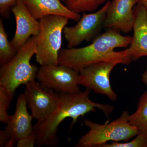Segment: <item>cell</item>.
I'll return each mask as SVG.
<instances>
[{
	"label": "cell",
	"mask_w": 147,
	"mask_h": 147,
	"mask_svg": "<svg viewBox=\"0 0 147 147\" xmlns=\"http://www.w3.org/2000/svg\"><path fill=\"white\" fill-rule=\"evenodd\" d=\"M18 0H0V14L2 18L10 17V10Z\"/></svg>",
	"instance_id": "obj_20"
},
{
	"label": "cell",
	"mask_w": 147,
	"mask_h": 147,
	"mask_svg": "<svg viewBox=\"0 0 147 147\" xmlns=\"http://www.w3.org/2000/svg\"><path fill=\"white\" fill-rule=\"evenodd\" d=\"M129 122L139 131H147V90L139 98L136 112L129 115Z\"/></svg>",
	"instance_id": "obj_15"
},
{
	"label": "cell",
	"mask_w": 147,
	"mask_h": 147,
	"mask_svg": "<svg viewBox=\"0 0 147 147\" xmlns=\"http://www.w3.org/2000/svg\"><path fill=\"white\" fill-rule=\"evenodd\" d=\"M99 147H147V131H139L135 139L125 143L113 142L105 143Z\"/></svg>",
	"instance_id": "obj_18"
},
{
	"label": "cell",
	"mask_w": 147,
	"mask_h": 147,
	"mask_svg": "<svg viewBox=\"0 0 147 147\" xmlns=\"http://www.w3.org/2000/svg\"><path fill=\"white\" fill-rule=\"evenodd\" d=\"M129 115L124 111L119 118L110 123L99 124L85 119L89 131L78 141L76 147H99L109 141L127 142L139 134V130L129 122Z\"/></svg>",
	"instance_id": "obj_4"
},
{
	"label": "cell",
	"mask_w": 147,
	"mask_h": 147,
	"mask_svg": "<svg viewBox=\"0 0 147 147\" xmlns=\"http://www.w3.org/2000/svg\"><path fill=\"white\" fill-rule=\"evenodd\" d=\"M36 136L33 131L22 139H19L16 144L17 147H33L36 145Z\"/></svg>",
	"instance_id": "obj_21"
},
{
	"label": "cell",
	"mask_w": 147,
	"mask_h": 147,
	"mask_svg": "<svg viewBox=\"0 0 147 147\" xmlns=\"http://www.w3.org/2000/svg\"><path fill=\"white\" fill-rule=\"evenodd\" d=\"M69 20L64 16L55 15L45 16L39 20L40 31L35 55L36 62L40 65L59 64L62 34Z\"/></svg>",
	"instance_id": "obj_5"
},
{
	"label": "cell",
	"mask_w": 147,
	"mask_h": 147,
	"mask_svg": "<svg viewBox=\"0 0 147 147\" xmlns=\"http://www.w3.org/2000/svg\"><path fill=\"white\" fill-rule=\"evenodd\" d=\"M11 11L16 20V30L10 42L17 52L31 36L39 35L40 26L39 21L32 15L23 0H18L12 7Z\"/></svg>",
	"instance_id": "obj_10"
},
{
	"label": "cell",
	"mask_w": 147,
	"mask_h": 147,
	"mask_svg": "<svg viewBox=\"0 0 147 147\" xmlns=\"http://www.w3.org/2000/svg\"><path fill=\"white\" fill-rule=\"evenodd\" d=\"M27 106L24 94H20L17 99L15 112L10 115L8 122L6 124L5 130L10 137L6 147L14 146L18 140L33 131L32 123L34 118L29 113Z\"/></svg>",
	"instance_id": "obj_12"
},
{
	"label": "cell",
	"mask_w": 147,
	"mask_h": 147,
	"mask_svg": "<svg viewBox=\"0 0 147 147\" xmlns=\"http://www.w3.org/2000/svg\"><path fill=\"white\" fill-rule=\"evenodd\" d=\"M38 39V35L32 36L11 60L1 65L0 86L4 88L12 98L17 88L36 79L39 68L32 64L30 61L35 55Z\"/></svg>",
	"instance_id": "obj_3"
},
{
	"label": "cell",
	"mask_w": 147,
	"mask_h": 147,
	"mask_svg": "<svg viewBox=\"0 0 147 147\" xmlns=\"http://www.w3.org/2000/svg\"><path fill=\"white\" fill-rule=\"evenodd\" d=\"M137 3L142 5L147 10V0H137Z\"/></svg>",
	"instance_id": "obj_24"
},
{
	"label": "cell",
	"mask_w": 147,
	"mask_h": 147,
	"mask_svg": "<svg viewBox=\"0 0 147 147\" xmlns=\"http://www.w3.org/2000/svg\"><path fill=\"white\" fill-rule=\"evenodd\" d=\"M91 90L73 93H59V100L55 110L48 117L41 121H37L33 126L36 136V146H56L59 140L57 133L60 124L67 118L72 119V125L76 123L79 117H83L96 108L101 110L108 117L114 108L109 104L92 101L89 98Z\"/></svg>",
	"instance_id": "obj_1"
},
{
	"label": "cell",
	"mask_w": 147,
	"mask_h": 147,
	"mask_svg": "<svg viewBox=\"0 0 147 147\" xmlns=\"http://www.w3.org/2000/svg\"><path fill=\"white\" fill-rule=\"evenodd\" d=\"M79 72L65 66L40 65L36 79L44 86L59 93H73L80 91Z\"/></svg>",
	"instance_id": "obj_8"
},
{
	"label": "cell",
	"mask_w": 147,
	"mask_h": 147,
	"mask_svg": "<svg viewBox=\"0 0 147 147\" xmlns=\"http://www.w3.org/2000/svg\"><path fill=\"white\" fill-rule=\"evenodd\" d=\"M110 3L108 1L100 9L93 13H83L75 26L65 27L63 34L67 48L76 47L84 41L92 42L100 34Z\"/></svg>",
	"instance_id": "obj_6"
},
{
	"label": "cell",
	"mask_w": 147,
	"mask_h": 147,
	"mask_svg": "<svg viewBox=\"0 0 147 147\" xmlns=\"http://www.w3.org/2000/svg\"><path fill=\"white\" fill-rule=\"evenodd\" d=\"M68 9L74 13L95 11L101 5L110 0H61Z\"/></svg>",
	"instance_id": "obj_16"
},
{
	"label": "cell",
	"mask_w": 147,
	"mask_h": 147,
	"mask_svg": "<svg viewBox=\"0 0 147 147\" xmlns=\"http://www.w3.org/2000/svg\"><path fill=\"white\" fill-rule=\"evenodd\" d=\"M120 64L117 61H105L92 64L79 70L78 84L96 93L105 95L112 101L117 100V95L110 82L113 69Z\"/></svg>",
	"instance_id": "obj_7"
},
{
	"label": "cell",
	"mask_w": 147,
	"mask_h": 147,
	"mask_svg": "<svg viewBox=\"0 0 147 147\" xmlns=\"http://www.w3.org/2000/svg\"><path fill=\"white\" fill-rule=\"evenodd\" d=\"M135 21L133 36L127 54L131 61H136L147 56V10L139 3L134 8Z\"/></svg>",
	"instance_id": "obj_13"
},
{
	"label": "cell",
	"mask_w": 147,
	"mask_h": 147,
	"mask_svg": "<svg viewBox=\"0 0 147 147\" xmlns=\"http://www.w3.org/2000/svg\"><path fill=\"white\" fill-rule=\"evenodd\" d=\"M120 32L114 29H107L89 45L61 49L59 64L78 71L92 64L105 61H117L120 64H129L132 61L127 49L118 52L114 50L127 47L131 43L132 36H123Z\"/></svg>",
	"instance_id": "obj_2"
},
{
	"label": "cell",
	"mask_w": 147,
	"mask_h": 147,
	"mask_svg": "<svg viewBox=\"0 0 147 147\" xmlns=\"http://www.w3.org/2000/svg\"><path fill=\"white\" fill-rule=\"evenodd\" d=\"M12 99L5 89L0 86V121L3 123H7L10 118L8 110Z\"/></svg>",
	"instance_id": "obj_19"
},
{
	"label": "cell",
	"mask_w": 147,
	"mask_h": 147,
	"mask_svg": "<svg viewBox=\"0 0 147 147\" xmlns=\"http://www.w3.org/2000/svg\"><path fill=\"white\" fill-rule=\"evenodd\" d=\"M17 52L9 40L1 18L0 19V64H5L11 60Z\"/></svg>",
	"instance_id": "obj_17"
},
{
	"label": "cell",
	"mask_w": 147,
	"mask_h": 147,
	"mask_svg": "<svg viewBox=\"0 0 147 147\" xmlns=\"http://www.w3.org/2000/svg\"><path fill=\"white\" fill-rule=\"evenodd\" d=\"M137 0H113L106 12L103 28L127 33L133 30Z\"/></svg>",
	"instance_id": "obj_11"
},
{
	"label": "cell",
	"mask_w": 147,
	"mask_h": 147,
	"mask_svg": "<svg viewBox=\"0 0 147 147\" xmlns=\"http://www.w3.org/2000/svg\"><path fill=\"white\" fill-rule=\"evenodd\" d=\"M10 140V137L5 130H0V147H6Z\"/></svg>",
	"instance_id": "obj_22"
},
{
	"label": "cell",
	"mask_w": 147,
	"mask_h": 147,
	"mask_svg": "<svg viewBox=\"0 0 147 147\" xmlns=\"http://www.w3.org/2000/svg\"><path fill=\"white\" fill-rule=\"evenodd\" d=\"M24 94L32 116L37 121L48 117L55 110L59 100V94L35 80L25 85Z\"/></svg>",
	"instance_id": "obj_9"
},
{
	"label": "cell",
	"mask_w": 147,
	"mask_h": 147,
	"mask_svg": "<svg viewBox=\"0 0 147 147\" xmlns=\"http://www.w3.org/2000/svg\"><path fill=\"white\" fill-rule=\"evenodd\" d=\"M142 81L147 86V66L146 70L142 74Z\"/></svg>",
	"instance_id": "obj_23"
},
{
	"label": "cell",
	"mask_w": 147,
	"mask_h": 147,
	"mask_svg": "<svg viewBox=\"0 0 147 147\" xmlns=\"http://www.w3.org/2000/svg\"><path fill=\"white\" fill-rule=\"evenodd\" d=\"M32 15L37 20L45 16L55 15L64 16L78 21L81 18L79 13L68 9L61 0H23Z\"/></svg>",
	"instance_id": "obj_14"
}]
</instances>
